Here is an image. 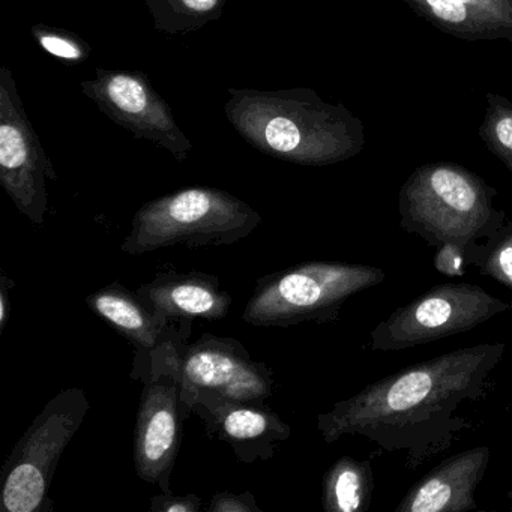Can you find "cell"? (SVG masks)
Wrapping results in <instances>:
<instances>
[{"label": "cell", "mask_w": 512, "mask_h": 512, "mask_svg": "<svg viewBox=\"0 0 512 512\" xmlns=\"http://www.w3.org/2000/svg\"><path fill=\"white\" fill-rule=\"evenodd\" d=\"M464 2L482 8L512 26V0H464Z\"/></svg>", "instance_id": "cell-24"}, {"label": "cell", "mask_w": 512, "mask_h": 512, "mask_svg": "<svg viewBox=\"0 0 512 512\" xmlns=\"http://www.w3.org/2000/svg\"><path fill=\"white\" fill-rule=\"evenodd\" d=\"M260 223L259 212L232 194L187 188L145 203L121 250L139 256L179 245L191 250L224 247L247 238Z\"/></svg>", "instance_id": "cell-4"}, {"label": "cell", "mask_w": 512, "mask_h": 512, "mask_svg": "<svg viewBox=\"0 0 512 512\" xmlns=\"http://www.w3.org/2000/svg\"><path fill=\"white\" fill-rule=\"evenodd\" d=\"M98 98L112 110V115L116 113L119 121L130 122L134 130H142L145 134L157 131L166 134L169 128L175 130L158 97L137 77L128 74L107 77L100 85Z\"/></svg>", "instance_id": "cell-16"}, {"label": "cell", "mask_w": 512, "mask_h": 512, "mask_svg": "<svg viewBox=\"0 0 512 512\" xmlns=\"http://www.w3.org/2000/svg\"><path fill=\"white\" fill-rule=\"evenodd\" d=\"M511 496H512V493H511Z\"/></svg>", "instance_id": "cell-27"}, {"label": "cell", "mask_w": 512, "mask_h": 512, "mask_svg": "<svg viewBox=\"0 0 512 512\" xmlns=\"http://www.w3.org/2000/svg\"><path fill=\"white\" fill-rule=\"evenodd\" d=\"M14 286L13 281L2 275L0 280V332L4 331L11 314L10 289Z\"/></svg>", "instance_id": "cell-25"}, {"label": "cell", "mask_w": 512, "mask_h": 512, "mask_svg": "<svg viewBox=\"0 0 512 512\" xmlns=\"http://www.w3.org/2000/svg\"><path fill=\"white\" fill-rule=\"evenodd\" d=\"M206 509L209 512H263L257 506L256 497L251 491H245L242 494L223 491V493L215 494Z\"/></svg>", "instance_id": "cell-21"}, {"label": "cell", "mask_w": 512, "mask_h": 512, "mask_svg": "<svg viewBox=\"0 0 512 512\" xmlns=\"http://www.w3.org/2000/svg\"><path fill=\"white\" fill-rule=\"evenodd\" d=\"M190 13H211L217 7L218 0H179Z\"/></svg>", "instance_id": "cell-26"}, {"label": "cell", "mask_w": 512, "mask_h": 512, "mask_svg": "<svg viewBox=\"0 0 512 512\" xmlns=\"http://www.w3.org/2000/svg\"><path fill=\"white\" fill-rule=\"evenodd\" d=\"M0 101V181L19 211L38 226L44 223L49 208L47 179L56 175L5 68Z\"/></svg>", "instance_id": "cell-10"}, {"label": "cell", "mask_w": 512, "mask_h": 512, "mask_svg": "<svg viewBox=\"0 0 512 512\" xmlns=\"http://www.w3.org/2000/svg\"><path fill=\"white\" fill-rule=\"evenodd\" d=\"M512 304L470 283L440 284L395 310L371 332V349L397 352L472 331Z\"/></svg>", "instance_id": "cell-8"}, {"label": "cell", "mask_w": 512, "mask_h": 512, "mask_svg": "<svg viewBox=\"0 0 512 512\" xmlns=\"http://www.w3.org/2000/svg\"><path fill=\"white\" fill-rule=\"evenodd\" d=\"M182 343H167L146 358L145 386L134 431V466L142 481L170 493V476L182 439V421L191 410L184 400ZM143 368V370H145Z\"/></svg>", "instance_id": "cell-7"}, {"label": "cell", "mask_w": 512, "mask_h": 512, "mask_svg": "<svg viewBox=\"0 0 512 512\" xmlns=\"http://www.w3.org/2000/svg\"><path fill=\"white\" fill-rule=\"evenodd\" d=\"M191 409L211 436L229 443L236 458L251 464L269 460L290 437L289 425L265 401H235L199 395Z\"/></svg>", "instance_id": "cell-11"}, {"label": "cell", "mask_w": 512, "mask_h": 512, "mask_svg": "<svg viewBox=\"0 0 512 512\" xmlns=\"http://www.w3.org/2000/svg\"><path fill=\"white\" fill-rule=\"evenodd\" d=\"M181 352V349H179ZM182 385L187 406L199 395L235 401H265L274 382L268 365L254 361L235 338L205 334L181 352Z\"/></svg>", "instance_id": "cell-9"}, {"label": "cell", "mask_w": 512, "mask_h": 512, "mask_svg": "<svg viewBox=\"0 0 512 512\" xmlns=\"http://www.w3.org/2000/svg\"><path fill=\"white\" fill-rule=\"evenodd\" d=\"M373 488L370 461L341 457L323 476V509L326 512L368 511Z\"/></svg>", "instance_id": "cell-17"}, {"label": "cell", "mask_w": 512, "mask_h": 512, "mask_svg": "<svg viewBox=\"0 0 512 512\" xmlns=\"http://www.w3.org/2000/svg\"><path fill=\"white\" fill-rule=\"evenodd\" d=\"M497 191L466 167L454 163L419 166L398 194L401 229L430 247H469L505 224V212L494 208Z\"/></svg>", "instance_id": "cell-2"}, {"label": "cell", "mask_w": 512, "mask_h": 512, "mask_svg": "<svg viewBox=\"0 0 512 512\" xmlns=\"http://www.w3.org/2000/svg\"><path fill=\"white\" fill-rule=\"evenodd\" d=\"M89 404L80 388L56 394L34 419L2 469V508L37 512L47 503L59 460L85 422Z\"/></svg>", "instance_id": "cell-6"}, {"label": "cell", "mask_w": 512, "mask_h": 512, "mask_svg": "<svg viewBox=\"0 0 512 512\" xmlns=\"http://www.w3.org/2000/svg\"><path fill=\"white\" fill-rule=\"evenodd\" d=\"M484 241L466 248L467 263L512 290V224H503Z\"/></svg>", "instance_id": "cell-18"}, {"label": "cell", "mask_w": 512, "mask_h": 512, "mask_svg": "<svg viewBox=\"0 0 512 512\" xmlns=\"http://www.w3.org/2000/svg\"><path fill=\"white\" fill-rule=\"evenodd\" d=\"M505 343H481L403 368L317 416L326 443L362 436L389 454L404 452L418 469L451 448L464 430L458 410L487 392Z\"/></svg>", "instance_id": "cell-1"}, {"label": "cell", "mask_w": 512, "mask_h": 512, "mask_svg": "<svg viewBox=\"0 0 512 512\" xmlns=\"http://www.w3.org/2000/svg\"><path fill=\"white\" fill-rule=\"evenodd\" d=\"M152 512H199L202 511V499L196 494L175 496L172 493H163L155 496L151 502Z\"/></svg>", "instance_id": "cell-22"}, {"label": "cell", "mask_w": 512, "mask_h": 512, "mask_svg": "<svg viewBox=\"0 0 512 512\" xmlns=\"http://www.w3.org/2000/svg\"><path fill=\"white\" fill-rule=\"evenodd\" d=\"M244 130L257 146L305 166H328L356 157L365 148V128L344 106L323 103L310 91L251 103Z\"/></svg>", "instance_id": "cell-3"}, {"label": "cell", "mask_w": 512, "mask_h": 512, "mask_svg": "<svg viewBox=\"0 0 512 512\" xmlns=\"http://www.w3.org/2000/svg\"><path fill=\"white\" fill-rule=\"evenodd\" d=\"M490 455L488 446H476L445 458L407 491L395 512L475 511V491L487 472Z\"/></svg>", "instance_id": "cell-12"}, {"label": "cell", "mask_w": 512, "mask_h": 512, "mask_svg": "<svg viewBox=\"0 0 512 512\" xmlns=\"http://www.w3.org/2000/svg\"><path fill=\"white\" fill-rule=\"evenodd\" d=\"M434 28L463 41L505 40L512 43V26L464 0H403Z\"/></svg>", "instance_id": "cell-15"}, {"label": "cell", "mask_w": 512, "mask_h": 512, "mask_svg": "<svg viewBox=\"0 0 512 512\" xmlns=\"http://www.w3.org/2000/svg\"><path fill=\"white\" fill-rule=\"evenodd\" d=\"M136 293L155 316L169 323L217 322L229 314L233 302L215 275L197 271L161 272Z\"/></svg>", "instance_id": "cell-13"}, {"label": "cell", "mask_w": 512, "mask_h": 512, "mask_svg": "<svg viewBox=\"0 0 512 512\" xmlns=\"http://www.w3.org/2000/svg\"><path fill=\"white\" fill-rule=\"evenodd\" d=\"M466 248L463 245L451 244V242L439 245L434 253V268L446 277H463L469 268Z\"/></svg>", "instance_id": "cell-20"}, {"label": "cell", "mask_w": 512, "mask_h": 512, "mask_svg": "<svg viewBox=\"0 0 512 512\" xmlns=\"http://www.w3.org/2000/svg\"><path fill=\"white\" fill-rule=\"evenodd\" d=\"M485 148L512 173V103L497 94H487L484 121L478 128Z\"/></svg>", "instance_id": "cell-19"}, {"label": "cell", "mask_w": 512, "mask_h": 512, "mask_svg": "<svg viewBox=\"0 0 512 512\" xmlns=\"http://www.w3.org/2000/svg\"><path fill=\"white\" fill-rule=\"evenodd\" d=\"M40 43L50 55L67 59V61H77V59L83 56L82 50L73 41L67 40L64 37H58V35H41Z\"/></svg>", "instance_id": "cell-23"}, {"label": "cell", "mask_w": 512, "mask_h": 512, "mask_svg": "<svg viewBox=\"0 0 512 512\" xmlns=\"http://www.w3.org/2000/svg\"><path fill=\"white\" fill-rule=\"evenodd\" d=\"M386 280L383 269L359 263L307 262L259 278L245 305L248 325L331 322L353 296Z\"/></svg>", "instance_id": "cell-5"}, {"label": "cell", "mask_w": 512, "mask_h": 512, "mask_svg": "<svg viewBox=\"0 0 512 512\" xmlns=\"http://www.w3.org/2000/svg\"><path fill=\"white\" fill-rule=\"evenodd\" d=\"M86 305L134 344L139 356H148L152 350L167 343H182L190 334V329L181 331L155 316L137 293L130 292L121 283L109 284L91 293L86 298Z\"/></svg>", "instance_id": "cell-14"}]
</instances>
